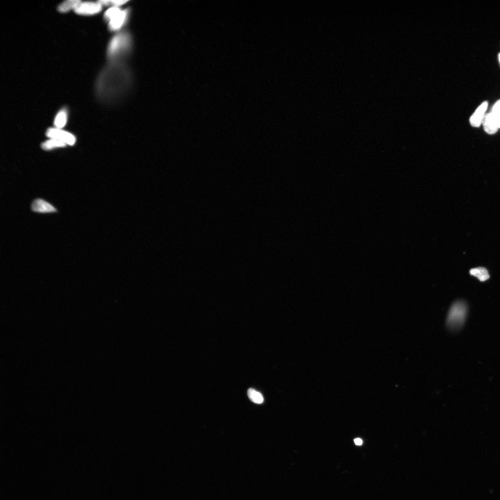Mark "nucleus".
Segmentation results:
<instances>
[{
  "label": "nucleus",
  "instance_id": "nucleus-1",
  "mask_svg": "<svg viewBox=\"0 0 500 500\" xmlns=\"http://www.w3.org/2000/svg\"><path fill=\"white\" fill-rule=\"evenodd\" d=\"M147 144L155 153L169 156L183 149L194 136L198 112L184 92L165 93L153 110Z\"/></svg>",
  "mask_w": 500,
  "mask_h": 500
},
{
  "label": "nucleus",
  "instance_id": "nucleus-2",
  "mask_svg": "<svg viewBox=\"0 0 500 500\" xmlns=\"http://www.w3.org/2000/svg\"><path fill=\"white\" fill-rule=\"evenodd\" d=\"M199 58L191 47L173 51L165 61L160 74V84L165 93L184 92L199 72Z\"/></svg>",
  "mask_w": 500,
  "mask_h": 500
},
{
  "label": "nucleus",
  "instance_id": "nucleus-3",
  "mask_svg": "<svg viewBox=\"0 0 500 500\" xmlns=\"http://www.w3.org/2000/svg\"><path fill=\"white\" fill-rule=\"evenodd\" d=\"M194 23L192 13L182 14L178 10H167L156 19V26L162 32V42L168 47L179 45L190 33Z\"/></svg>",
  "mask_w": 500,
  "mask_h": 500
},
{
  "label": "nucleus",
  "instance_id": "nucleus-4",
  "mask_svg": "<svg viewBox=\"0 0 500 500\" xmlns=\"http://www.w3.org/2000/svg\"><path fill=\"white\" fill-rule=\"evenodd\" d=\"M46 316L58 321H81L88 319L86 312L69 299L56 296L50 298L45 306Z\"/></svg>",
  "mask_w": 500,
  "mask_h": 500
},
{
  "label": "nucleus",
  "instance_id": "nucleus-5",
  "mask_svg": "<svg viewBox=\"0 0 500 500\" xmlns=\"http://www.w3.org/2000/svg\"><path fill=\"white\" fill-rule=\"evenodd\" d=\"M73 207H79L97 214L100 218L109 219L115 212L113 204L108 199L83 190L72 192L68 198Z\"/></svg>",
  "mask_w": 500,
  "mask_h": 500
},
{
  "label": "nucleus",
  "instance_id": "nucleus-6",
  "mask_svg": "<svg viewBox=\"0 0 500 500\" xmlns=\"http://www.w3.org/2000/svg\"><path fill=\"white\" fill-rule=\"evenodd\" d=\"M153 8L147 2H122L111 14L119 22H140L151 17Z\"/></svg>",
  "mask_w": 500,
  "mask_h": 500
},
{
  "label": "nucleus",
  "instance_id": "nucleus-7",
  "mask_svg": "<svg viewBox=\"0 0 500 500\" xmlns=\"http://www.w3.org/2000/svg\"><path fill=\"white\" fill-rule=\"evenodd\" d=\"M102 178V165L100 161L94 160L85 169L81 178V190L94 193L100 186Z\"/></svg>",
  "mask_w": 500,
  "mask_h": 500
},
{
  "label": "nucleus",
  "instance_id": "nucleus-8",
  "mask_svg": "<svg viewBox=\"0 0 500 500\" xmlns=\"http://www.w3.org/2000/svg\"><path fill=\"white\" fill-rule=\"evenodd\" d=\"M101 219L97 214L83 208L74 207L61 217L63 224L74 226L85 222H96Z\"/></svg>",
  "mask_w": 500,
  "mask_h": 500
},
{
  "label": "nucleus",
  "instance_id": "nucleus-9",
  "mask_svg": "<svg viewBox=\"0 0 500 500\" xmlns=\"http://www.w3.org/2000/svg\"><path fill=\"white\" fill-rule=\"evenodd\" d=\"M122 3L119 0H102L94 3L87 10V15L92 19H98L106 14H112Z\"/></svg>",
  "mask_w": 500,
  "mask_h": 500
}]
</instances>
